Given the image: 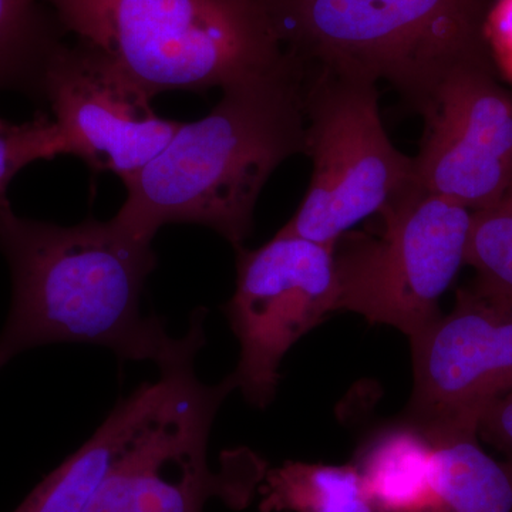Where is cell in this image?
Listing matches in <instances>:
<instances>
[{
    "mask_svg": "<svg viewBox=\"0 0 512 512\" xmlns=\"http://www.w3.org/2000/svg\"><path fill=\"white\" fill-rule=\"evenodd\" d=\"M0 252L12 275V305L0 333V369L19 353L50 343L109 348L120 360L157 366L183 345L165 320L141 313L151 242L116 221L87 218L73 227L20 217L0 200Z\"/></svg>",
    "mask_w": 512,
    "mask_h": 512,
    "instance_id": "obj_1",
    "label": "cell"
},
{
    "mask_svg": "<svg viewBox=\"0 0 512 512\" xmlns=\"http://www.w3.org/2000/svg\"><path fill=\"white\" fill-rule=\"evenodd\" d=\"M286 55L271 72L222 89L207 117L180 123L167 147L124 183L127 198L113 218L124 231L153 242L164 225L190 222L242 247L266 181L305 154V70Z\"/></svg>",
    "mask_w": 512,
    "mask_h": 512,
    "instance_id": "obj_2",
    "label": "cell"
},
{
    "mask_svg": "<svg viewBox=\"0 0 512 512\" xmlns=\"http://www.w3.org/2000/svg\"><path fill=\"white\" fill-rule=\"evenodd\" d=\"M285 52L305 69L386 82L423 114L440 84L494 63L485 36L495 0H264Z\"/></svg>",
    "mask_w": 512,
    "mask_h": 512,
    "instance_id": "obj_3",
    "label": "cell"
},
{
    "mask_svg": "<svg viewBox=\"0 0 512 512\" xmlns=\"http://www.w3.org/2000/svg\"><path fill=\"white\" fill-rule=\"evenodd\" d=\"M64 33L151 97L205 92L271 72L286 52L264 0H42Z\"/></svg>",
    "mask_w": 512,
    "mask_h": 512,
    "instance_id": "obj_4",
    "label": "cell"
},
{
    "mask_svg": "<svg viewBox=\"0 0 512 512\" xmlns=\"http://www.w3.org/2000/svg\"><path fill=\"white\" fill-rule=\"evenodd\" d=\"M205 319L207 309L192 313L183 348L158 367L168 380L163 402L101 481L87 512H204L215 497L237 510L251 503L266 471L261 458L231 451L220 471L208 461L212 424L237 382L231 373L208 386L195 375Z\"/></svg>",
    "mask_w": 512,
    "mask_h": 512,
    "instance_id": "obj_5",
    "label": "cell"
},
{
    "mask_svg": "<svg viewBox=\"0 0 512 512\" xmlns=\"http://www.w3.org/2000/svg\"><path fill=\"white\" fill-rule=\"evenodd\" d=\"M305 154L311 184L281 229L335 248L343 235L417 185L414 157L397 150L379 109L377 83L305 69Z\"/></svg>",
    "mask_w": 512,
    "mask_h": 512,
    "instance_id": "obj_6",
    "label": "cell"
},
{
    "mask_svg": "<svg viewBox=\"0 0 512 512\" xmlns=\"http://www.w3.org/2000/svg\"><path fill=\"white\" fill-rule=\"evenodd\" d=\"M376 234L335 245L336 311L413 339L440 318L441 296L466 265L473 212L414 185L379 215Z\"/></svg>",
    "mask_w": 512,
    "mask_h": 512,
    "instance_id": "obj_7",
    "label": "cell"
},
{
    "mask_svg": "<svg viewBox=\"0 0 512 512\" xmlns=\"http://www.w3.org/2000/svg\"><path fill=\"white\" fill-rule=\"evenodd\" d=\"M237 251V286L225 313L239 342L232 373L245 399H275L282 360L302 336L336 311L335 248L278 232L264 247Z\"/></svg>",
    "mask_w": 512,
    "mask_h": 512,
    "instance_id": "obj_8",
    "label": "cell"
},
{
    "mask_svg": "<svg viewBox=\"0 0 512 512\" xmlns=\"http://www.w3.org/2000/svg\"><path fill=\"white\" fill-rule=\"evenodd\" d=\"M414 387L407 419L426 431H476L512 393V299L474 279L447 315L410 339Z\"/></svg>",
    "mask_w": 512,
    "mask_h": 512,
    "instance_id": "obj_9",
    "label": "cell"
},
{
    "mask_svg": "<svg viewBox=\"0 0 512 512\" xmlns=\"http://www.w3.org/2000/svg\"><path fill=\"white\" fill-rule=\"evenodd\" d=\"M42 97L52 107L63 154L123 183L167 147L180 123L158 117L150 94L93 47L63 45L47 63Z\"/></svg>",
    "mask_w": 512,
    "mask_h": 512,
    "instance_id": "obj_10",
    "label": "cell"
},
{
    "mask_svg": "<svg viewBox=\"0 0 512 512\" xmlns=\"http://www.w3.org/2000/svg\"><path fill=\"white\" fill-rule=\"evenodd\" d=\"M498 76L494 63L460 67L421 114L417 184L471 212L491 207L512 180V92Z\"/></svg>",
    "mask_w": 512,
    "mask_h": 512,
    "instance_id": "obj_11",
    "label": "cell"
},
{
    "mask_svg": "<svg viewBox=\"0 0 512 512\" xmlns=\"http://www.w3.org/2000/svg\"><path fill=\"white\" fill-rule=\"evenodd\" d=\"M168 380L141 384L111 410L76 453L55 468L13 512H87L93 495L121 454L147 426L167 392Z\"/></svg>",
    "mask_w": 512,
    "mask_h": 512,
    "instance_id": "obj_12",
    "label": "cell"
},
{
    "mask_svg": "<svg viewBox=\"0 0 512 512\" xmlns=\"http://www.w3.org/2000/svg\"><path fill=\"white\" fill-rule=\"evenodd\" d=\"M434 446L409 420L376 431L360 447L355 466L379 512H434Z\"/></svg>",
    "mask_w": 512,
    "mask_h": 512,
    "instance_id": "obj_13",
    "label": "cell"
},
{
    "mask_svg": "<svg viewBox=\"0 0 512 512\" xmlns=\"http://www.w3.org/2000/svg\"><path fill=\"white\" fill-rule=\"evenodd\" d=\"M426 433L434 446V512H512V470L485 453L476 431Z\"/></svg>",
    "mask_w": 512,
    "mask_h": 512,
    "instance_id": "obj_14",
    "label": "cell"
},
{
    "mask_svg": "<svg viewBox=\"0 0 512 512\" xmlns=\"http://www.w3.org/2000/svg\"><path fill=\"white\" fill-rule=\"evenodd\" d=\"M261 512H379L355 463L286 461L265 471Z\"/></svg>",
    "mask_w": 512,
    "mask_h": 512,
    "instance_id": "obj_15",
    "label": "cell"
},
{
    "mask_svg": "<svg viewBox=\"0 0 512 512\" xmlns=\"http://www.w3.org/2000/svg\"><path fill=\"white\" fill-rule=\"evenodd\" d=\"M63 33L42 0H0V92L43 100V74Z\"/></svg>",
    "mask_w": 512,
    "mask_h": 512,
    "instance_id": "obj_16",
    "label": "cell"
},
{
    "mask_svg": "<svg viewBox=\"0 0 512 512\" xmlns=\"http://www.w3.org/2000/svg\"><path fill=\"white\" fill-rule=\"evenodd\" d=\"M466 264L478 281L512 299V180L491 207L473 212Z\"/></svg>",
    "mask_w": 512,
    "mask_h": 512,
    "instance_id": "obj_17",
    "label": "cell"
},
{
    "mask_svg": "<svg viewBox=\"0 0 512 512\" xmlns=\"http://www.w3.org/2000/svg\"><path fill=\"white\" fill-rule=\"evenodd\" d=\"M63 154V141L55 120L37 114L26 123L0 119V200L22 168L39 160H52Z\"/></svg>",
    "mask_w": 512,
    "mask_h": 512,
    "instance_id": "obj_18",
    "label": "cell"
},
{
    "mask_svg": "<svg viewBox=\"0 0 512 512\" xmlns=\"http://www.w3.org/2000/svg\"><path fill=\"white\" fill-rule=\"evenodd\" d=\"M485 36L495 69L512 82V0H495L488 13Z\"/></svg>",
    "mask_w": 512,
    "mask_h": 512,
    "instance_id": "obj_19",
    "label": "cell"
},
{
    "mask_svg": "<svg viewBox=\"0 0 512 512\" xmlns=\"http://www.w3.org/2000/svg\"><path fill=\"white\" fill-rule=\"evenodd\" d=\"M478 434L508 454V466L512 470V393L498 400L485 412L478 426Z\"/></svg>",
    "mask_w": 512,
    "mask_h": 512,
    "instance_id": "obj_20",
    "label": "cell"
}]
</instances>
